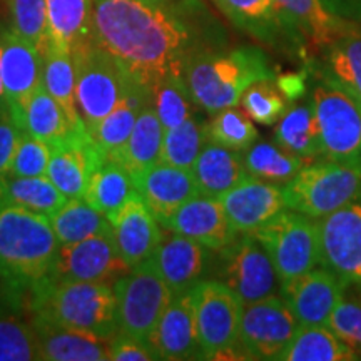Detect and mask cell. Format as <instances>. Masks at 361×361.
Returning a JSON list of instances; mask_svg holds the SVG:
<instances>
[{"label":"cell","instance_id":"cell-32","mask_svg":"<svg viewBox=\"0 0 361 361\" xmlns=\"http://www.w3.org/2000/svg\"><path fill=\"white\" fill-rule=\"evenodd\" d=\"M147 104H152V94L137 82L133 84L129 92L126 94L123 102L112 109L90 133L99 149L107 156L119 151L128 142L130 133H133L135 121Z\"/></svg>","mask_w":361,"mask_h":361},{"label":"cell","instance_id":"cell-46","mask_svg":"<svg viewBox=\"0 0 361 361\" xmlns=\"http://www.w3.org/2000/svg\"><path fill=\"white\" fill-rule=\"evenodd\" d=\"M326 326L361 358V296L345 288L340 303L329 314Z\"/></svg>","mask_w":361,"mask_h":361},{"label":"cell","instance_id":"cell-26","mask_svg":"<svg viewBox=\"0 0 361 361\" xmlns=\"http://www.w3.org/2000/svg\"><path fill=\"white\" fill-rule=\"evenodd\" d=\"M192 173L200 194L211 197H221L250 176L243 162V152L213 141L204 144Z\"/></svg>","mask_w":361,"mask_h":361},{"label":"cell","instance_id":"cell-42","mask_svg":"<svg viewBox=\"0 0 361 361\" xmlns=\"http://www.w3.org/2000/svg\"><path fill=\"white\" fill-rule=\"evenodd\" d=\"M209 141L243 152L258 141V129L245 109L228 107L216 112L209 123Z\"/></svg>","mask_w":361,"mask_h":361},{"label":"cell","instance_id":"cell-19","mask_svg":"<svg viewBox=\"0 0 361 361\" xmlns=\"http://www.w3.org/2000/svg\"><path fill=\"white\" fill-rule=\"evenodd\" d=\"M274 11L286 37L306 51L322 52L355 25L328 13L319 0H274Z\"/></svg>","mask_w":361,"mask_h":361},{"label":"cell","instance_id":"cell-11","mask_svg":"<svg viewBox=\"0 0 361 361\" xmlns=\"http://www.w3.org/2000/svg\"><path fill=\"white\" fill-rule=\"evenodd\" d=\"M216 276L228 284L245 305L281 293V278L269 252L255 234H238L219 250Z\"/></svg>","mask_w":361,"mask_h":361},{"label":"cell","instance_id":"cell-30","mask_svg":"<svg viewBox=\"0 0 361 361\" xmlns=\"http://www.w3.org/2000/svg\"><path fill=\"white\" fill-rule=\"evenodd\" d=\"M20 128L49 146L62 142L75 130L85 126L72 124L69 116L62 106L44 87L35 90V94L25 104L20 116Z\"/></svg>","mask_w":361,"mask_h":361},{"label":"cell","instance_id":"cell-50","mask_svg":"<svg viewBox=\"0 0 361 361\" xmlns=\"http://www.w3.org/2000/svg\"><path fill=\"white\" fill-rule=\"evenodd\" d=\"M324 11L341 20L361 24V0H319Z\"/></svg>","mask_w":361,"mask_h":361},{"label":"cell","instance_id":"cell-36","mask_svg":"<svg viewBox=\"0 0 361 361\" xmlns=\"http://www.w3.org/2000/svg\"><path fill=\"white\" fill-rule=\"evenodd\" d=\"M243 162L250 176L279 186L290 183L308 164L303 157L286 151L278 142L268 141H256L243 151Z\"/></svg>","mask_w":361,"mask_h":361},{"label":"cell","instance_id":"cell-31","mask_svg":"<svg viewBox=\"0 0 361 361\" xmlns=\"http://www.w3.org/2000/svg\"><path fill=\"white\" fill-rule=\"evenodd\" d=\"M274 141L306 162L324 159L311 101L295 104L284 112L276 123Z\"/></svg>","mask_w":361,"mask_h":361},{"label":"cell","instance_id":"cell-34","mask_svg":"<svg viewBox=\"0 0 361 361\" xmlns=\"http://www.w3.org/2000/svg\"><path fill=\"white\" fill-rule=\"evenodd\" d=\"M283 361H353L358 355L324 324L298 326L290 345L283 351Z\"/></svg>","mask_w":361,"mask_h":361},{"label":"cell","instance_id":"cell-35","mask_svg":"<svg viewBox=\"0 0 361 361\" xmlns=\"http://www.w3.org/2000/svg\"><path fill=\"white\" fill-rule=\"evenodd\" d=\"M42 56V87L61 104L72 124L85 126L75 104V64L72 52L51 42Z\"/></svg>","mask_w":361,"mask_h":361},{"label":"cell","instance_id":"cell-43","mask_svg":"<svg viewBox=\"0 0 361 361\" xmlns=\"http://www.w3.org/2000/svg\"><path fill=\"white\" fill-rule=\"evenodd\" d=\"M7 6L11 29L44 52L51 44L45 0H7Z\"/></svg>","mask_w":361,"mask_h":361},{"label":"cell","instance_id":"cell-9","mask_svg":"<svg viewBox=\"0 0 361 361\" xmlns=\"http://www.w3.org/2000/svg\"><path fill=\"white\" fill-rule=\"evenodd\" d=\"M252 234L269 252L281 283L319 266L318 219L284 207Z\"/></svg>","mask_w":361,"mask_h":361},{"label":"cell","instance_id":"cell-25","mask_svg":"<svg viewBox=\"0 0 361 361\" xmlns=\"http://www.w3.org/2000/svg\"><path fill=\"white\" fill-rule=\"evenodd\" d=\"M207 250L209 247L201 243L176 233L174 236L162 239L152 259L174 295L194 288L201 281L209 259Z\"/></svg>","mask_w":361,"mask_h":361},{"label":"cell","instance_id":"cell-37","mask_svg":"<svg viewBox=\"0 0 361 361\" xmlns=\"http://www.w3.org/2000/svg\"><path fill=\"white\" fill-rule=\"evenodd\" d=\"M47 218L61 245H71L96 234L112 231L109 218L82 197L67 200L64 206Z\"/></svg>","mask_w":361,"mask_h":361},{"label":"cell","instance_id":"cell-7","mask_svg":"<svg viewBox=\"0 0 361 361\" xmlns=\"http://www.w3.org/2000/svg\"><path fill=\"white\" fill-rule=\"evenodd\" d=\"M243 306L241 298L219 279H201L194 286L202 360H246L238 345Z\"/></svg>","mask_w":361,"mask_h":361},{"label":"cell","instance_id":"cell-12","mask_svg":"<svg viewBox=\"0 0 361 361\" xmlns=\"http://www.w3.org/2000/svg\"><path fill=\"white\" fill-rule=\"evenodd\" d=\"M298 324L281 295L243 306L239 350L246 360H279L295 336Z\"/></svg>","mask_w":361,"mask_h":361},{"label":"cell","instance_id":"cell-17","mask_svg":"<svg viewBox=\"0 0 361 361\" xmlns=\"http://www.w3.org/2000/svg\"><path fill=\"white\" fill-rule=\"evenodd\" d=\"M107 218L117 251L130 268L154 258L164 236L161 223L149 209L141 194L134 191L123 206L117 207Z\"/></svg>","mask_w":361,"mask_h":361},{"label":"cell","instance_id":"cell-29","mask_svg":"<svg viewBox=\"0 0 361 361\" xmlns=\"http://www.w3.org/2000/svg\"><path fill=\"white\" fill-rule=\"evenodd\" d=\"M51 42L74 52L92 40L94 0H45Z\"/></svg>","mask_w":361,"mask_h":361},{"label":"cell","instance_id":"cell-18","mask_svg":"<svg viewBox=\"0 0 361 361\" xmlns=\"http://www.w3.org/2000/svg\"><path fill=\"white\" fill-rule=\"evenodd\" d=\"M346 284L326 268H314L281 284L283 300L300 326H326L329 314L340 303Z\"/></svg>","mask_w":361,"mask_h":361},{"label":"cell","instance_id":"cell-27","mask_svg":"<svg viewBox=\"0 0 361 361\" xmlns=\"http://www.w3.org/2000/svg\"><path fill=\"white\" fill-rule=\"evenodd\" d=\"M164 130L154 106L147 104L139 112L128 142L119 151L112 152L107 161L119 162L123 168L129 171L130 176L142 173L161 161Z\"/></svg>","mask_w":361,"mask_h":361},{"label":"cell","instance_id":"cell-16","mask_svg":"<svg viewBox=\"0 0 361 361\" xmlns=\"http://www.w3.org/2000/svg\"><path fill=\"white\" fill-rule=\"evenodd\" d=\"M47 178L69 200L84 197L89 180L107 162L89 129H79L62 142L51 146Z\"/></svg>","mask_w":361,"mask_h":361},{"label":"cell","instance_id":"cell-14","mask_svg":"<svg viewBox=\"0 0 361 361\" xmlns=\"http://www.w3.org/2000/svg\"><path fill=\"white\" fill-rule=\"evenodd\" d=\"M130 269L133 268L121 258L111 231L71 245H61L51 278L99 281L114 286Z\"/></svg>","mask_w":361,"mask_h":361},{"label":"cell","instance_id":"cell-20","mask_svg":"<svg viewBox=\"0 0 361 361\" xmlns=\"http://www.w3.org/2000/svg\"><path fill=\"white\" fill-rule=\"evenodd\" d=\"M229 224L236 234H252L283 211V186L247 176L219 197Z\"/></svg>","mask_w":361,"mask_h":361},{"label":"cell","instance_id":"cell-23","mask_svg":"<svg viewBox=\"0 0 361 361\" xmlns=\"http://www.w3.org/2000/svg\"><path fill=\"white\" fill-rule=\"evenodd\" d=\"M133 180L134 189L141 194L161 226L179 206L200 194L192 169L178 168L162 161L133 176Z\"/></svg>","mask_w":361,"mask_h":361},{"label":"cell","instance_id":"cell-8","mask_svg":"<svg viewBox=\"0 0 361 361\" xmlns=\"http://www.w3.org/2000/svg\"><path fill=\"white\" fill-rule=\"evenodd\" d=\"M114 291L119 333L151 340L162 313L174 298L156 261L147 259L130 269L129 274L114 284Z\"/></svg>","mask_w":361,"mask_h":361},{"label":"cell","instance_id":"cell-52","mask_svg":"<svg viewBox=\"0 0 361 361\" xmlns=\"http://www.w3.org/2000/svg\"><path fill=\"white\" fill-rule=\"evenodd\" d=\"M2 24H0V34H2ZM8 109L6 94H4V82H2V49H0V111Z\"/></svg>","mask_w":361,"mask_h":361},{"label":"cell","instance_id":"cell-51","mask_svg":"<svg viewBox=\"0 0 361 361\" xmlns=\"http://www.w3.org/2000/svg\"><path fill=\"white\" fill-rule=\"evenodd\" d=\"M276 84L288 101H300L306 94V80L301 74H286L276 78Z\"/></svg>","mask_w":361,"mask_h":361},{"label":"cell","instance_id":"cell-45","mask_svg":"<svg viewBox=\"0 0 361 361\" xmlns=\"http://www.w3.org/2000/svg\"><path fill=\"white\" fill-rule=\"evenodd\" d=\"M32 360H40L32 323H25L17 316H0V361Z\"/></svg>","mask_w":361,"mask_h":361},{"label":"cell","instance_id":"cell-48","mask_svg":"<svg viewBox=\"0 0 361 361\" xmlns=\"http://www.w3.org/2000/svg\"><path fill=\"white\" fill-rule=\"evenodd\" d=\"M109 360L112 361H154L157 358L151 343L117 331L109 340Z\"/></svg>","mask_w":361,"mask_h":361},{"label":"cell","instance_id":"cell-24","mask_svg":"<svg viewBox=\"0 0 361 361\" xmlns=\"http://www.w3.org/2000/svg\"><path fill=\"white\" fill-rule=\"evenodd\" d=\"M37 333L40 360L47 361H107L109 340L94 333L62 326L49 319L32 316Z\"/></svg>","mask_w":361,"mask_h":361},{"label":"cell","instance_id":"cell-44","mask_svg":"<svg viewBox=\"0 0 361 361\" xmlns=\"http://www.w3.org/2000/svg\"><path fill=\"white\" fill-rule=\"evenodd\" d=\"M241 106L255 123L273 126L288 111V99L279 90L276 79L258 80L241 97Z\"/></svg>","mask_w":361,"mask_h":361},{"label":"cell","instance_id":"cell-4","mask_svg":"<svg viewBox=\"0 0 361 361\" xmlns=\"http://www.w3.org/2000/svg\"><path fill=\"white\" fill-rule=\"evenodd\" d=\"M32 316L111 340L117 328L114 286L99 281L45 279L30 290Z\"/></svg>","mask_w":361,"mask_h":361},{"label":"cell","instance_id":"cell-15","mask_svg":"<svg viewBox=\"0 0 361 361\" xmlns=\"http://www.w3.org/2000/svg\"><path fill=\"white\" fill-rule=\"evenodd\" d=\"M0 49L4 94L8 111L20 126V116L25 104L34 96L35 90L42 87L44 56L32 42L7 27H2Z\"/></svg>","mask_w":361,"mask_h":361},{"label":"cell","instance_id":"cell-38","mask_svg":"<svg viewBox=\"0 0 361 361\" xmlns=\"http://www.w3.org/2000/svg\"><path fill=\"white\" fill-rule=\"evenodd\" d=\"M216 4L234 25L261 42L274 44L286 35L274 11V0H216Z\"/></svg>","mask_w":361,"mask_h":361},{"label":"cell","instance_id":"cell-40","mask_svg":"<svg viewBox=\"0 0 361 361\" xmlns=\"http://www.w3.org/2000/svg\"><path fill=\"white\" fill-rule=\"evenodd\" d=\"M134 191V180L129 171L123 168L119 162L107 161L89 180L82 200L96 207L97 211L109 216L117 207L123 206V202Z\"/></svg>","mask_w":361,"mask_h":361},{"label":"cell","instance_id":"cell-3","mask_svg":"<svg viewBox=\"0 0 361 361\" xmlns=\"http://www.w3.org/2000/svg\"><path fill=\"white\" fill-rule=\"evenodd\" d=\"M184 79L196 106L207 114H216L238 106L250 85L276 79V75L261 49L241 47L196 54L189 61Z\"/></svg>","mask_w":361,"mask_h":361},{"label":"cell","instance_id":"cell-2","mask_svg":"<svg viewBox=\"0 0 361 361\" xmlns=\"http://www.w3.org/2000/svg\"><path fill=\"white\" fill-rule=\"evenodd\" d=\"M61 243L47 216L0 209V283L8 290H32L52 276Z\"/></svg>","mask_w":361,"mask_h":361},{"label":"cell","instance_id":"cell-1","mask_svg":"<svg viewBox=\"0 0 361 361\" xmlns=\"http://www.w3.org/2000/svg\"><path fill=\"white\" fill-rule=\"evenodd\" d=\"M196 0H94L92 40L111 52L149 92L168 78H184L189 61L223 49Z\"/></svg>","mask_w":361,"mask_h":361},{"label":"cell","instance_id":"cell-10","mask_svg":"<svg viewBox=\"0 0 361 361\" xmlns=\"http://www.w3.org/2000/svg\"><path fill=\"white\" fill-rule=\"evenodd\" d=\"M324 159L361 161V102L319 78L311 96Z\"/></svg>","mask_w":361,"mask_h":361},{"label":"cell","instance_id":"cell-49","mask_svg":"<svg viewBox=\"0 0 361 361\" xmlns=\"http://www.w3.org/2000/svg\"><path fill=\"white\" fill-rule=\"evenodd\" d=\"M20 133V126L16 123L11 111H0V180L6 179L11 171Z\"/></svg>","mask_w":361,"mask_h":361},{"label":"cell","instance_id":"cell-33","mask_svg":"<svg viewBox=\"0 0 361 361\" xmlns=\"http://www.w3.org/2000/svg\"><path fill=\"white\" fill-rule=\"evenodd\" d=\"M66 197L47 176L17 178L7 176L0 180V209L2 207H22L44 216L56 213L66 204Z\"/></svg>","mask_w":361,"mask_h":361},{"label":"cell","instance_id":"cell-5","mask_svg":"<svg viewBox=\"0 0 361 361\" xmlns=\"http://www.w3.org/2000/svg\"><path fill=\"white\" fill-rule=\"evenodd\" d=\"M288 209L322 219L361 194V161L318 159L283 186Z\"/></svg>","mask_w":361,"mask_h":361},{"label":"cell","instance_id":"cell-22","mask_svg":"<svg viewBox=\"0 0 361 361\" xmlns=\"http://www.w3.org/2000/svg\"><path fill=\"white\" fill-rule=\"evenodd\" d=\"M180 236L191 238L211 251H219L238 236L229 224L219 197L197 196L179 206L162 224Z\"/></svg>","mask_w":361,"mask_h":361},{"label":"cell","instance_id":"cell-13","mask_svg":"<svg viewBox=\"0 0 361 361\" xmlns=\"http://www.w3.org/2000/svg\"><path fill=\"white\" fill-rule=\"evenodd\" d=\"M319 266L361 290V194L318 219Z\"/></svg>","mask_w":361,"mask_h":361},{"label":"cell","instance_id":"cell-28","mask_svg":"<svg viewBox=\"0 0 361 361\" xmlns=\"http://www.w3.org/2000/svg\"><path fill=\"white\" fill-rule=\"evenodd\" d=\"M322 56L319 78L340 85L361 102V24L328 44Z\"/></svg>","mask_w":361,"mask_h":361},{"label":"cell","instance_id":"cell-6","mask_svg":"<svg viewBox=\"0 0 361 361\" xmlns=\"http://www.w3.org/2000/svg\"><path fill=\"white\" fill-rule=\"evenodd\" d=\"M75 64V104L89 133L116 109L134 80L119 61L90 40L72 52Z\"/></svg>","mask_w":361,"mask_h":361},{"label":"cell","instance_id":"cell-39","mask_svg":"<svg viewBox=\"0 0 361 361\" xmlns=\"http://www.w3.org/2000/svg\"><path fill=\"white\" fill-rule=\"evenodd\" d=\"M209 141V123L194 114L178 128L164 130L161 161L192 169L204 144Z\"/></svg>","mask_w":361,"mask_h":361},{"label":"cell","instance_id":"cell-41","mask_svg":"<svg viewBox=\"0 0 361 361\" xmlns=\"http://www.w3.org/2000/svg\"><path fill=\"white\" fill-rule=\"evenodd\" d=\"M152 106L164 129L178 128L196 112V102L184 78H168L152 89Z\"/></svg>","mask_w":361,"mask_h":361},{"label":"cell","instance_id":"cell-47","mask_svg":"<svg viewBox=\"0 0 361 361\" xmlns=\"http://www.w3.org/2000/svg\"><path fill=\"white\" fill-rule=\"evenodd\" d=\"M52 149L47 142L40 141L25 130H22L17 142L8 176L17 178H35L47 176L49 162H51Z\"/></svg>","mask_w":361,"mask_h":361},{"label":"cell","instance_id":"cell-21","mask_svg":"<svg viewBox=\"0 0 361 361\" xmlns=\"http://www.w3.org/2000/svg\"><path fill=\"white\" fill-rule=\"evenodd\" d=\"M149 343L159 360H202L197 340L194 288L174 295Z\"/></svg>","mask_w":361,"mask_h":361}]
</instances>
